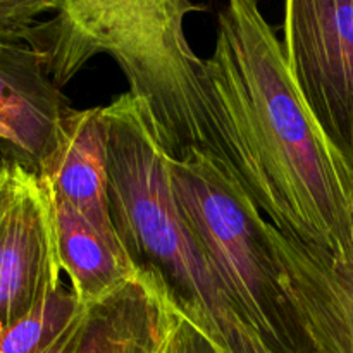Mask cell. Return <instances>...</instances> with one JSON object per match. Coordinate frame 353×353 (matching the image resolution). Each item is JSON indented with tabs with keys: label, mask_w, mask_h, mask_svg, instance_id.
<instances>
[{
	"label": "cell",
	"mask_w": 353,
	"mask_h": 353,
	"mask_svg": "<svg viewBox=\"0 0 353 353\" xmlns=\"http://www.w3.org/2000/svg\"><path fill=\"white\" fill-rule=\"evenodd\" d=\"M205 85L228 159L278 231L353 261V168L324 134L259 0H226Z\"/></svg>",
	"instance_id": "1"
},
{
	"label": "cell",
	"mask_w": 353,
	"mask_h": 353,
	"mask_svg": "<svg viewBox=\"0 0 353 353\" xmlns=\"http://www.w3.org/2000/svg\"><path fill=\"white\" fill-rule=\"evenodd\" d=\"M202 10L207 7L195 0H61L55 16L33 28L30 43L61 88L97 55L112 57L171 155L202 148L233 171L209 99L205 62L185 31L186 17Z\"/></svg>",
	"instance_id": "2"
},
{
	"label": "cell",
	"mask_w": 353,
	"mask_h": 353,
	"mask_svg": "<svg viewBox=\"0 0 353 353\" xmlns=\"http://www.w3.org/2000/svg\"><path fill=\"white\" fill-rule=\"evenodd\" d=\"M114 228L138 269L157 276L186 321L219 353H274L245 323L190 231L148 107L130 92L103 105Z\"/></svg>",
	"instance_id": "3"
},
{
	"label": "cell",
	"mask_w": 353,
	"mask_h": 353,
	"mask_svg": "<svg viewBox=\"0 0 353 353\" xmlns=\"http://www.w3.org/2000/svg\"><path fill=\"white\" fill-rule=\"evenodd\" d=\"M179 210L245 323L274 353H310L279 279L265 219L230 168L210 152L169 157Z\"/></svg>",
	"instance_id": "4"
},
{
	"label": "cell",
	"mask_w": 353,
	"mask_h": 353,
	"mask_svg": "<svg viewBox=\"0 0 353 353\" xmlns=\"http://www.w3.org/2000/svg\"><path fill=\"white\" fill-rule=\"evenodd\" d=\"M281 45L300 95L353 168V0H285Z\"/></svg>",
	"instance_id": "5"
},
{
	"label": "cell",
	"mask_w": 353,
	"mask_h": 353,
	"mask_svg": "<svg viewBox=\"0 0 353 353\" xmlns=\"http://www.w3.org/2000/svg\"><path fill=\"white\" fill-rule=\"evenodd\" d=\"M48 183L9 161L0 178V330L30 316L64 283Z\"/></svg>",
	"instance_id": "6"
},
{
	"label": "cell",
	"mask_w": 353,
	"mask_h": 353,
	"mask_svg": "<svg viewBox=\"0 0 353 353\" xmlns=\"http://www.w3.org/2000/svg\"><path fill=\"white\" fill-rule=\"evenodd\" d=\"M186 319L161 279L140 269L76 319L43 353H176Z\"/></svg>",
	"instance_id": "7"
},
{
	"label": "cell",
	"mask_w": 353,
	"mask_h": 353,
	"mask_svg": "<svg viewBox=\"0 0 353 353\" xmlns=\"http://www.w3.org/2000/svg\"><path fill=\"white\" fill-rule=\"evenodd\" d=\"M72 107L28 41L0 43V150L31 171H45L61 147Z\"/></svg>",
	"instance_id": "8"
},
{
	"label": "cell",
	"mask_w": 353,
	"mask_h": 353,
	"mask_svg": "<svg viewBox=\"0 0 353 353\" xmlns=\"http://www.w3.org/2000/svg\"><path fill=\"white\" fill-rule=\"evenodd\" d=\"M265 234L310 353H353V261L299 243L269 221Z\"/></svg>",
	"instance_id": "9"
},
{
	"label": "cell",
	"mask_w": 353,
	"mask_h": 353,
	"mask_svg": "<svg viewBox=\"0 0 353 353\" xmlns=\"http://www.w3.org/2000/svg\"><path fill=\"white\" fill-rule=\"evenodd\" d=\"M40 176L54 199L69 203L100 233L119 241L109 203L103 107L71 110L61 147Z\"/></svg>",
	"instance_id": "10"
},
{
	"label": "cell",
	"mask_w": 353,
	"mask_h": 353,
	"mask_svg": "<svg viewBox=\"0 0 353 353\" xmlns=\"http://www.w3.org/2000/svg\"><path fill=\"white\" fill-rule=\"evenodd\" d=\"M54 210L62 272L79 305L99 302L140 272L121 241L100 233L69 203L54 199Z\"/></svg>",
	"instance_id": "11"
},
{
	"label": "cell",
	"mask_w": 353,
	"mask_h": 353,
	"mask_svg": "<svg viewBox=\"0 0 353 353\" xmlns=\"http://www.w3.org/2000/svg\"><path fill=\"white\" fill-rule=\"evenodd\" d=\"M81 305L62 285L47 302L24 319L0 330V353H43L76 319Z\"/></svg>",
	"instance_id": "12"
},
{
	"label": "cell",
	"mask_w": 353,
	"mask_h": 353,
	"mask_svg": "<svg viewBox=\"0 0 353 353\" xmlns=\"http://www.w3.org/2000/svg\"><path fill=\"white\" fill-rule=\"evenodd\" d=\"M59 7L61 0H0V43L28 41L40 17Z\"/></svg>",
	"instance_id": "13"
},
{
	"label": "cell",
	"mask_w": 353,
	"mask_h": 353,
	"mask_svg": "<svg viewBox=\"0 0 353 353\" xmlns=\"http://www.w3.org/2000/svg\"><path fill=\"white\" fill-rule=\"evenodd\" d=\"M176 353H219L212 347L209 340L202 333L195 330L192 324L186 321L183 326L181 336H179L178 348Z\"/></svg>",
	"instance_id": "14"
},
{
	"label": "cell",
	"mask_w": 353,
	"mask_h": 353,
	"mask_svg": "<svg viewBox=\"0 0 353 353\" xmlns=\"http://www.w3.org/2000/svg\"><path fill=\"white\" fill-rule=\"evenodd\" d=\"M7 162H9V159H7L6 155H3V152L0 150V178H2L3 171H6V165H7Z\"/></svg>",
	"instance_id": "15"
}]
</instances>
